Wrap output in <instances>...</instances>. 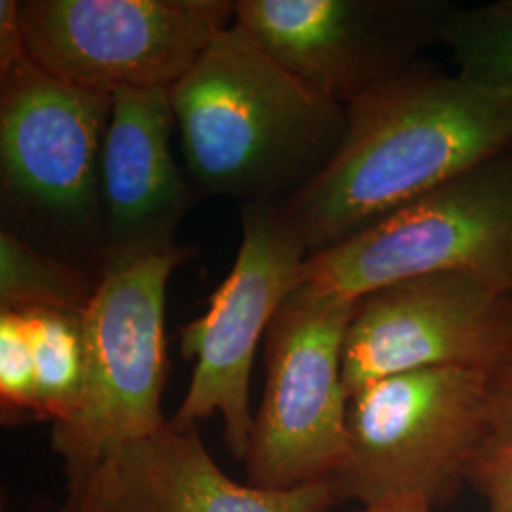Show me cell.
I'll list each match as a JSON object with an SVG mask.
<instances>
[{
  "label": "cell",
  "mask_w": 512,
  "mask_h": 512,
  "mask_svg": "<svg viewBox=\"0 0 512 512\" xmlns=\"http://www.w3.org/2000/svg\"><path fill=\"white\" fill-rule=\"evenodd\" d=\"M346 110L327 167L277 205L308 256L512 148L511 97L418 61Z\"/></svg>",
  "instance_id": "6da1fadb"
},
{
  "label": "cell",
  "mask_w": 512,
  "mask_h": 512,
  "mask_svg": "<svg viewBox=\"0 0 512 512\" xmlns=\"http://www.w3.org/2000/svg\"><path fill=\"white\" fill-rule=\"evenodd\" d=\"M198 196L283 203L327 167L348 110L275 63L236 23L169 90Z\"/></svg>",
  "instance_id": "7a4b0ae2"
},
{
  "label": "cell",
  "mask_w": 512,
  "mask_h": 512,
  "mask_svg": "<svg viewBox=\"0 0 512 512\" xmlns=\"http://www.w3.org/2000/svg\"><path fill=\"white\" fill-rule=\"evenodd\" d=\"M112 95L42 71L27 54L0 73L2 230L101 277V156Z\"/></svg>",
  "instance_id": "3957f363"
},
{
  "label": "cell",
  "mask_w": 512,
  "mask_h": 512,
  "mask_svg": "<svg viewBox=\"0 0 512 512\" xmlns=\"http://www.w3.org/2000/svg\"><path fill=\"white\" fill-rule=\"evenodd\" d=\"M488 372L425 368L359 389L348 404V454L329 480L336 503L433 512L475 461Z\"/></svg>",
  "instance_id": "277c9868"
},
{
  "label": "cell",
  "mask_w": 512,
  "mask_h": 512,
  "mask_svg": "<svg viewBox=\"0 0 512 512\" xmlns=\"http://www.w3.org/2000/svg\"><path fill=\"white\" fill-rule=\"evenodd\" d=\"M194 255L177 247L101 275L82 313L84 389L67 423L54 425L52 450L69 488L126 442L160 429L165 378V298L171 274Z\"/></svg>",
  "instance_id": "5b68a950"
},
{
  "label": "cell",
  "mask_w": 512,
  "mask_h": 512,
  "mask_svg": "<svg viewBox=\"0 0 512 512\" xmlns=\"http://www.w3.org/2000/svg\"><path fill=\"white\" fill-rule=\"evenodd\" d=\"M431 274L473 275L512 293V148L308 256L298 285L357 300Z\"/></svg>",
  "instance_id": "8992f818"
},
{
  "label": "cell",
  "mask_w": 512,
  "mask_h": 512,
  "mask_svg": "<svg viewBox=\"0 0 512 512\" xmlns=\"http://www.w3.org/2000/svg\"><path fill=\"white\" fill-rule=\"evenodd\" d=\"M355 300L296 285L266 332V382L247 454V482L293 490L329 482L348 454L344 344Z\"/></svg>",
  "instance_id": "52a82bcc"
},
{
  "label": "cell",
  "mask_w": 512,
  "mask_h": 512,
  "mask_svg": "<svg viewBox=\"0 0 512 512\" xmlns=\"http://www.w3.org/2000/svg\"><path fill=\"white\" fill-rule=\"evenodd\" d=\"M230 0H23L27 57L103 95L171 90L234 23Z\"/></svg>",
  "instance_id": "ba28073f"
},
{
  "label": "cell",
  "mask_w": 512,
  "mask_h": 512,
  "mask_svg": "<svg viewBox=\"0 0 512 512\" xmlns=\"http://www.w3.org/2000/svg\"><path fill=\"white\" fill-rule=\"evenodd\" d=\"M243 236L236 262L198 319L184 325L181 355L196 366L183 403L169 421L192 427L220 414L224 440L243 463L253 429L251 372L256 348L308 258L277 203L241 205Z\"/></svg>",
  "instance_id": "9c48e42d"
},
{
  "label": "cell",
  "mask_w": 512,
  "mask_h": 512,
  "mask_svg": "<svg viewBox=\"0 0 512 512\" xmlns=\"http://www.w3.org/2000/svg\"><path fill=\"white\" fill-rule=\"evenodd\" d=\"M435 0H238L234 23L313 92L344 107L440 44Z\"/></svg>",
  "instance_id": "30bf717a"
},
{
  "label": "cell",
  "mask_w": 512,
  "mask_h": 512,
  "mask_svg": "<svg viewBox=\"0 0 512 512\" xmlns=\"http://www.w3.org/2000/svg\"><path fill=\"white\" fill-rule=\"evenodd\" d=\"M512 351V293L467 274L391 283L355 300L344 344V385L425 368L492 372Z\"/></svg>",
  "instance_id": "8fae6325"
},
{
  "label": "cell",
  "mask_w": 512,
  "mask_h": 512,
  "mask_svg": "<svg viewBox=\"0 0 512 512\" xmlns=\"http://www.w3.org/2000/svg\"><path fill=\"white\" fill-rule=\"evenodd\" d=\"M329 482L264 490L226 475L198 425L171 421L126 442L69 488L61 512H329Z\"/></svg>",
  "instance_id": "7c38bea8"
},
{
  "label": "cell",
  "mask_w": 512,
  "mask_h": 512,
  "mask_svg": "<svg viewBox=\"0 0 512 512\" xmlns=\"http://www.w3.org/2000/svg\"><path fill=\"white\" fill-rule=\"evenodd\" d=\"M175 131L169 90L112 95L101 156V275L179 247L175 238L196 190L175 160Z\"/></svg>",
  "instance_id": "4fadbf2b"
},
{
  "label": "cell",
  "mask_w": 512,
  "mask_h": 512,
  "mask_svg": "<svg viewBox=\"0 0 512 512\" xmlns=\"http://www.w3.org/2000/svg\"><path fill=\"white\" fill-rule=\"evenodd\" d=\"M99 279L8 230L0 232V310L50 308L84 313Z\"/></svg>",
  "instance_id": "5bb4252c"
},
{
  "label": "cell",
  "mask_w": 512,
  "mask_h": 512,
  "mask_svg": "<svg viewBox=\"0 0 512 512\" xmlns=\"http://www.w3.org/2000/svg\"><path fill=\"white\" fill-rule=\"evenodd\" d=\"M23 315L37 374L38 421L67 423L84 389L82 313L33 308Z\"/></svg>",
  "instance_id": "9a60e30c"
},
{
  "label": "cell",
  "mask_w": 512,
  "mask_h": 512,
  "mask_svg": "<svg viewBox=\"0 0 512 512\" xmlns=\"http://www.w3.org/2000/svg\"><path fill=\"white\" fill-rule=\"evenodd\" d=\"M440 44L452 50L459 74L512 99V0L450 8Z\"/></svg>",
  "instance_id": "2e32d148"
},
{
  "label": "cell",
  "mask_w": 512,
  "mask_h": 512,
  "mask_svg": "<svg viewBox=\"0 0 512 512\" xmlns=\"http://www.w3.org/2000/svg\"><path fill=\"white\" fill-rule=\"evenodd\" d=\"M467 482L488 512H512V351L488 372L484 429Z\"/></svg>",
  "instance_id": "e0dca14e"
},
{
  "label": "cell",
  "mask_w": 512,
  "mask_h": 512,
  "mask_svg": "<svg viewBox=\"0 0 512 512\" xmlns=\"http://www.w3.org/2000/svg\"><path fill=\"white\" fill-rule=\"evenodd\" d=\"M2 421L38 420L37 374L27 327L19 311L0 310Z\"/></svg>",
  "instance_id": "ac0fdd59"
},
{
  "label": "cell",
  "mask_w": 512,
  "mask_h": 512,
  "mask_svg": "<svg viewBox=\"0 0 512 512\" xmlns=\"http://www.w3.org/2000/svg\"><path fill=\"white\" fill-rule=\"evenodd\" d=\"M23 55L19 0H0V73H6Z\"/></svg>",
  "instance_id": "d6986e66"
},
{
  "label": "cell",
  "mask_w": 512,
  "mask_h": 512,
  "mask_svg": "<svg viewBox=\"0 0 512 512\" xmlns=\"http://www.w3.org/2000/svg\"><path fill=\"white\" fill-rule=\"evenodd\" d=\"M359 512H427V511H406V509H359Z\"/></svg>",
  "instance_id": "ffe728a7"
}]
</instances>
